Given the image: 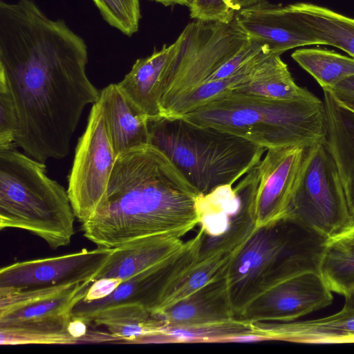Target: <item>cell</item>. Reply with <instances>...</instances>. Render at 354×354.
Segmentation results:
<instances>
[{"label": "cell", "mask_w": 354, "mask_h": 354, "mask_svg": "<svg viewBox=\"0 0 354 354\" xmlns=\"http://www.w3.org/2000/svg\"><path fill=\"white\" fill-rule=\"evenodd\" d=\"M201 195L160 149L138 146L117 157L105 199L81 230L106 249L156 234L181 238L199 224Z\"/></svg>", "instance_id": "2"}, {"label": "cell", "mask_w": 354, "mask_h": 354, "mask_svg": "<svg viewBox=\"0 0 354 354\" xmlns=\"http://www.w3.org/2000/svg\"><path fill=\"white\" fill-rule=\"evenodd\" d=\"M159 3L162 4L165 6L180 5L189 7L193 0H151Z\"/></svg>", "instance_id": "34"}, {"label": "cell", "mask_w": 354, "mask_h": 354, "mask_svg": "<svg viewBox=\"0 0 354 354\" xmlns=\"http://www.w3.org/2000/svg\"><path fill=\"white\" fill-rule=\"evenodd\" d=\"M254 333L267 341L301 344L354 343V310L343 307L340 311L322 318L290 322H252Z\"/></svg>", "instance_id": "15"}, {"label": "cell", "mask_w": 354, "mask_h": 354, "mask_svg": "<svg viewBox=\"0 0 354 354\" xmlns=\"http://www.w3.org/2000/svg\"><path fill=\"white\" fill-rule=\"evenodd\" d=\"M266 0H193L188 7L192 19L230 24L236 15Z\"/></svg>", "instance_id": "28"}, {"label": "cell", "mask_w": 354, "mask_h": 354, "mask_svg": "<svg viewBox=\"0 0 354 354\" xmlns=\"http://www.w3.org/2000/svg\"><path fill=\"white\" fill-rule=\"evenodd\" d=\"M15 145L0 149V230L28 231L53 250L68 245L75 215L67 191Z\"/></svg>", "instance_id": "6"}, {"label": "cell", "mask_w": 354, "mask_h": 354, "mask_svg": "<svg viewBox=\"0 0 354 354\" xmlns=\"http://www.w3.org/2000/svg\"><path fill=\"white\" fill-rule=\"evenodd\" d=\"M84 321L77 319L73 318L69 323L68 330L70 334L76 339L78 342L83 341V338H88L87 336V326ZM89 341V339H88Z\"/></svg>", "instance_id": "33"}, {"label": "cell", "mask_w": 354, "mask_h": 354, "mask_svg": "<svg viewBox=\"0 0 354 354\" xmlns=\"http://www.w3.org/2000/svg\"><path fill=\"white\" fill-rule=\"evenodd\" d=\"M113 249L97 248L19 261L0 270V290H22L92 281Z\"/></svg>", "instance_id": "13"}, {"label": "cell", "mask_w": 354, "mask_h": 354, "mask_svg": "<svg viewBox=\"0 0 354 354\" xmlns=\"http://www.w3.org/2000/svg\"><path fill=\"white\" fill-rule=\"evenodd\" d=\"M345 302L344 307L354 310V290L347 296L344 297Z\"/></svg>", "instance_id": "36"}, {"label": "cell", "mask_w": 354, "mask_h": 354, "mask_svg": "<svg viewBox=\"0 0 354 354\" xmlns=\"http://www.w3.org/2000/svg\"><path fill=\"white\" fill-rule=\"evenodd\" d=\"M328 239L290 218L254 230L235 252L225 276L235 317L274 284L304 272H319Z\"/></svg>", "instance_id": "4"}, {"label": "cell", "mask_w": 354, "mask_h": 354, "mask_svg": "<svg viewBox=\"0 0 354 354\" xmlns=\"http://www.w3.org/2000/svg\"><path fill=\"white\" fill-rule=\"evenodd\" d=\"M326 122L325 145L333 156L354 221V115L340 106L327 91L323 99Z\"/></svg>", "instance_id": "20"}, {"label": "cell", "mask_w": 354, "mask_h": 354, "mask_svg": "<svg viewBox=\"0 0 354 354\" xmlns=\"http://www.w3.org/2000/svg\"><path fill=\"white\" fill-rule=\"evenodd\" d=\"M282 7L292 24L317 44L337 47L354 58V19L309 3Z\"/></svg>", "instance_id": "19"}, {"label": "cell", "mask_w": 354, "mask_h": 354, "mask_svg": "<svg viewBox=\"0 0 354 354\" xmlns=\"http://www.w3.org/2000/svg\"><path fill=\"white\" fill-rule=\"evenodd\" d=\"M331 239H339L354 243V225L339 236Z\"/></svg>", "instance_id": "35"}, {"label": "cell", "mask_w": 354, "mask_h": 354, "mask_svg": "<svg viewBox=\"0 0 354 354\" xmlns=\"http://www.w3.org/2000/svg\"><path fill=\"white\" fill-rule=\"evenodd\" d=\"M19 119L15 104L7 86L0 82V149L16 144Z\"/></svg>", "instance_id": "30"}, {"label": "cell", "mask_w": 354, "mask_h": 354, "mask_svg": "<svg viewBox=\"0 0 354 354\" xmlns=\"http://www.w3.org/2000/svg\"><path fill=\"white\" fill-rule=\"evenodd\" d=\"M319 273L332 292L348 295L354 290V243L328 239Z\"/></svg>", "instance_id": "26"}, {"label": "cell", "mask_w": 354, "mask_h": 354, "mask_svg": "<svg viewBox=\"0 0 354 354\" xmlns=\"http://www.w3.org/2000/svg\"><path fill=\"white\" fill-rule=\"evenodd\" d=\"M286 218L328 239L354 225L336 163L325 144L306 148Z\"/></svg>", "instance_id": "9"}, {"label": "cell", "mask_w": 354, "mask_h": 354, "mask_svg": "<svg viewBox=\"0 0 354 354\" xmlns=\"http://www.w3.org/2000/svg\"><path fill=\"white\" fill-rule=\"evenodd\" d=\"M292 58L319 84L323 91L354 75V58L333 51L304 48L294 51Z\"/></svg>", "instance_id": "25"}, {"label": "cell", "mask_w": 354, "mask_h": 354, "mask_svg": "<svg viewBox=\"0 0 354 354\" xmlns=\"http://www.w3.org/2000/svg\"><path fill=\"white\" fill-rule=\"evenodd\" d=\"M203 237L204 232L200 229L171 256L123 281L109 296L93 301H80L72 317L89 325L95 314L120 304H137L156 311L170 285L196 259Z\"/></svg>", "instance_id": "12"}, {"label": "cell", "mask_w": 354, "mask_h": 354, "mask_svg": "<svg viewBox=\"0 0 354 354\" xmlns=\"http://www.w3.org/2000/svg\"><path fill=\"white\" fill-rule=\"evenodd\" d=\"M122 282L119 278H100L92 283L82 301L88 302L102 299L111 295Z\"/></svg>", "instance_id": "32"}, {"label": "cell", "mask_w": 354, "mask_h": 354, "mask_svg": "<svg viewBox=\"0 0 354 354\" xmlns=\"http://www.w3.org/2000/svg\"><path fill=\"white\" fill-rule=\"evenodd\" d=\"M306 148L293 146L268 149L233 189L254 230L286 218Z\"/></svg>", "instance_id": "10"}, {"label": "cell", "mask_w": 354, "mask_h": 354, "mask_svg": "<svg viewBox=\"0 0 354 354\" xmlns=\"http://www.w3.org/2000/svg\"><path fill=\"white\" fill-rule=\"evenodd\" d=\"M176 47V41L138 59L131 71L118 83L122 92L147 118L162 116L160 101L163 78Z\"/></svg>", "instance_id": "18"}, {"label": "cell", "mask_w": 354, "mask_h": 354, "mask_svg": "<svg viewBox=\"0 0 354 354\" xmlns=\"http://www.w3.org/2000/svg\"><path fill=\"white\" fill-rule=\"evenodd\" d=\"M269 149L325 144L323 100L314 94L297 100H276L228 92L180 116Z\"/></svg>", "instance_id": "3"}, {"label": "cell", "mask_w": 354, "mask_h": 354, "mask_svg": "<svg viewBox=\"0 0 354 354\" xmlns=\"http://www.w3.org/2000/svg\"><path fill=\"white\" fill-rule=\"evenodd\" d=\"M99 100L117 157L133 148L149 144L147 117L117 84L102 88Z\"/></svg>", "instance_id": "17"}, {"label": "cell", "mask_w": 354, "mask_h": 354, "mask_svg": "<svg viewBox=\"0 0 354 354\" xmlns=\"http://www.w3.org/2000/svg\"><path fill=\"white\" fill-rule=\"evenodd\" d=\"M249 40L234 21L223 24L196 20L189 24L176 40V50L163 79L160 109L211 82L216 72Z\"/></svg>", "instance_id": "8"}, {"label": "cell", "mask_w": 354, "mask_h": 354, "mask_svg": "<svg viewBox=\"0 0 354 354\" xmlns=\"http://www.w3.org/2000/svg\"><path fill=\"white\" fill-rule=\"evenodd\" d=\"M250 333H254L251 322L234 317L200 325L165 326L147 343H225L230 337Z\"/></svg>", "instance_id": "24"}, {"label": "cell", "mask_w": 354, "mask_h": 354, "mask_svg": "<svg viewBox=\"0 0 354 354\" xmlns=\"http://www.w3.org/2000/svg\"><path fill=\"white\" fill-rule=\"evenodd\" d=\"M116 159L98 100L92 106L85 131L77 144L68 176V195L81 223L103 203Z\"/></svg>", "instance_id": "11"}, {"label": "cell", "mask_w": 354, "mask_h": 354, "mask_svg": "<svg viewBox=\"0 0 354 354\" xmlns=\"http://www.w3.org/2000/svg\"><path fill=\"white\" fill-rule=\"evenodd\" d=\"M87 47L63 20L48 18L32 0L0 2V82L19 119L15 139L45 162L68 155L84 108L100 91L86 73Z\"/></svg>", "instance_id": "1"}, {"label": "cell", "mask_w": 354, "mask_h": 354, "mask_svg": "<svg viewBox=\"0 0 354 354\" xmlns=\"http://www.w3.org/2000/svg\"><path fill=\"white\" fill-rule=\"evenodd\" d=\"M149 143L160 149L202 195L232 185L267 149L243 138L183 117L147 120Z\"/></svg>", "instance_id": "5"}, {"label": "cell", "mask_w": 354, "mask_h": 354, "mask_svg": "<svg viewBox=\"0 0 354 354\" xmlns=\"http://www.w3.org/2000/svg\"><path fill=\"white\" fill-rule=\"evenodd\" d=\"M239 205L232 185L222 186L201 195L197 203L200 228L209 237L222 235L228 230Z\"/></svg>", "instance_id": "27"}, {"label": "cell", "mask_w": 354, "mask_h": 354, "mask_svg": "<svg viewBox=\"0 0 354 354\" xmlns=\"http://www.w3.org/2000/svg\"><path fill=\"white\" fill-rule=\"evenodd\" d=\"M159 313L166 326H172L205 324L235 317L229 301L225 277Z\"/></svg>", "instance_id": "21"}, {"label": "cell", "mask_w": 354, "mask_h": 354, "mask_svg": "<svg viewBox=\"0 0 354 354\" xmlns=\"http://www.w3.org/2000/svg\"><path fill=\"white\" fill-rule=\"evenodd\" d=\"M183 243L179 237L161 234L140 238L113 248L93 281L113 277L123 281L171 256Z\"/></svg>", "instance_id": "16"}, {"label": "cell", "mask_w": 354, "mask_h": 354, "mask_svg": "<svg viewBox=\"0 0 354 354\" xmlns=\"http://www.w3.org/2000/svg\"><path fill=\"white\" fill-rule=\"evenodd\" d=\"M103 326L116 340L127 343H146L166 326L159 312L137 304H120L95 314L90 321Z\"/></svg>", "instance_id": "22"}, {"label": "cell", "mask_w": 354, "mask_h": 354, "mask_svg": "<svg viewBox=\"0 0 354 354\" xmlns=\"http://www.w3.org/2000/svg\"><path fill=\"white\" fill-rule=\"evenodd\" d=\"M92 283L0 290L1 345L78 343L68 327Z\"/></svg>", "instance_id": "7"}, {"label": "cell", "mask_w": 354, "mask_h": 354, "mask_svg": "<svg viewBox=\"0 0 354 354\" xmlns=\"http://www.w3.org/2000/svg\"><path fill=\"white\" fill-rule=\"evenodd\" d=\"M327 91L340 106L354 115V75L344 79Z\"/></svg>", "instance_id": "31"}, {"label": "cell", "mask_w": 354, "mask_h": 354, "mask_svg": "<svg viewBox=\"0 0 354 354\" xmlns=\"http://www.w3.org/2000/svg\"><path fill=\"white\" fill-rule=\"evenodd\" d=\"M281 55L266 53L250 77L230 92L276 100H297L313 95L296 84Z\"/></svg>", "instance_id": "23"}, {"label": "cell", "mask_w": 354, "mask_h": 354, "mask_svg": "<svg viewBox=\"0 0 354 354\" xmlns=\"http://www.w3.org/2000/svg\"><path fill=\"white\" fill-rule=\"evenodd\" d=\"M332 292L317 272H304L264 290L236 317L248 322H290L329 306Z\"/></svg>", "instance_id": "14"}, {"label": "cell", "mask_w": 354, "mask_h": 354, "mask_svg": "<svg viewBox=\"0 0 354 354\" xmlns=\"http://www.w3.org/2000/svg\"><path fill=\"white\" fill-rule=\"evenodd\" d=\"M104 19L124 35L138 32L140 19L139 0H93Z\"/></svg>", "instance_id": "29"}]
</instances>
